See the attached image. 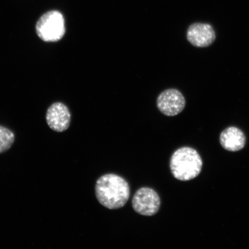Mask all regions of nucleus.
I'll return each mask as SVG.
<instances>
[{
  "label": "nucleus",
  "instance_id": "1",
  "mask_svg": "<svg viewBox=\"0 0 249 249\" xmlns=\"http://www.w3.org/2000/svg\"><path fill=\"white\" fill-rule=\"evenodd\" d=\"M95 195L103 206L109 210H117L124 207L128 201L130 188L123 177L108 174L96 181Z\"/></svg>",
  "mask_w": 249,
  "mask_h": 249
},
{
  "label": "nucleus",
  "instance_id": "2",
  "mask_svg": "<svg viewBox=\"0 0 249 249\" xmlns=\"http://www.w3.org/2000/svg\"><path fill=\"white\" fill-rule=\"evenodd\" d=\"M170 166L171 173L176 179L188 181L196 178L200 174L202 160L195 149L182 147L174 152Z\"/></svg>",
  "mask_w": 249,
  "mask_h": 249
},
{
  "label": "nucleus",
  "instance_id": "3",
  "mask_svg": "<svg viewBox=\"0 0 249 249\" xmlns=\"http://www.w3.org/2000/svg\"><path fill=\"white\" fill-rule=\"evenodd\" d=\"M36 30L37 35L43 41H59L65 34L64 16L58 11L47 12L37 21Z\"/></svg>",
  "mask_w": 249,
  "mask_h": 249
},
{
  "label": "nucleus",
  "instance_id": "4",
  "mask_svg": "<svg viewBox=\"0 0 249 249\" xmlns=\"http://www.w3.org/2000/svg\"><path fill=\"white\" fill-rule=\"evenodd\" d=\"M132 206L134 210L141 215L153 216L160 209V199L154 189L140 188L134 196Z\"/></svg>",
  "mask_w": 249,
  "mask_h": 249
},
{
  "label": "nucleus",
  "instance_id": "5",
  "mask_svg": "<svg viewBox=\"0 0 249 249\" xmlns=\"http://www.w3.org/2000/svg\"><path fill=\"white\" fill-rule=\"evenodd\" d=\"M157 107L165 116H177L185 107L184 96L178 89H171L165 90L158 96Z\"/></svg>",
  "mask_w": 249,
  "mask_h": 249
},
{
  "label": "nucleus",
  "instance_id": "6",
  "mask_svg": "<svg viewBox=\"0 0 249 249\" xmlns=\"http://www.w3.org/2000/svg\"><path fill=\"white\" fill-rule=\"evenodd\" d=\"M46 119L50 128L57 132H64L70 126V111L66 105L55 102L48 109Z\"/></svg>",
  "mask_w": 249,
  "mask_h": 249
},
{
  "label": "nucleus",
  "instance_id": "7",
  "mask_svg": "<svg viewBox=\"0 0 249 249\" xmlns=\"http://www.w3.org/2000/svg\"><path fill=\"white\" fill-rule=\"evenodd\" d=\"M188 41L197 48L210 46L216 39V34L209 24L196 23L190 26L186 34Z\"/></svg>",
  "mask_w": 249,
  "mask_h": 249
},
{
  "label": "nucleus",
  "instance_id": "8",
  "mask_svg": "<svg viewBox=\"0 0 249 249\" xmlns=\"http://www.w3.org/2000/svg\"><path fill=\"white\" fill-rule=\"evenodd\" d=\"M220 142L223 148L231 152L241 150L245 145V134L234 126L227 127L221 133Z\"/></svg>",
  "mask_w": 249,
  "mask_h": 249
},
{
  "label": "nucleus",
  "instance_id": "9",
  "mask_svg": "<svg viewBox=\"0 0 249 249\" xmlns=\"http://www.w3.org/2000/svg\"><path fill=\"white\" fill-rule=\"evenodd\" d=\"M15 134L10 129L0 125V154L7 151L13 145Z\"/></svg>",
  "mask_w": 249,
  "mask_h": 249
}]
</instances>
